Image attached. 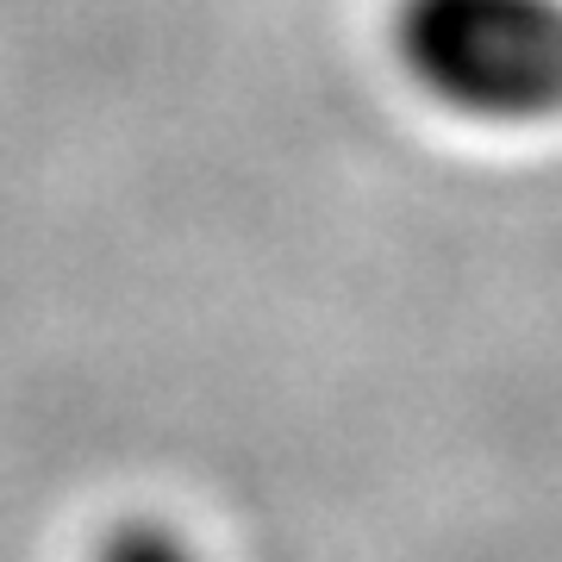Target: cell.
Listing matches in <instances>:
<instances>
[{"label": "cell", "mask_w": 562, "mask_h": 562, "mask_svg": "<svg viewBox=\"0 0 562 562\" xmlns=\"http://www.w3.org/2000/svg\"><path fill=\"white\" fill-rule=\"evenodd\" d=\"M406 76L462 120H562V0H401Z\"/></svg>", "instance_id": "obj_1"}, {"label": "cell", "mask_w": 562, "mask_h": 562, "mask_svg": "<svg viewBox=\"0 0 562 562\" xmlns=\"http://www.w3.org/2000/svg\"><path fill=\"white\" fill-rule=\"evenodd\" d=\"M101 562H194V550L162 525H125L120 538L106 543Z\"/></svg>", "instance_id": "obj_2"}]
</instances>
